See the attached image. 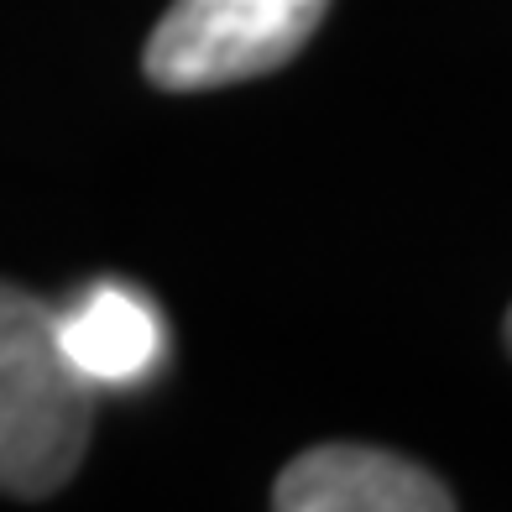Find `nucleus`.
Listing matches in <instances>:
<instances>
[{"label":"nucleus","mask_w":512,"mask_h":512,"mask_svg":"<svg viewBox=\"0 0 512 512\" xmlns=\"http://www.w3.org/2000/svg\"><path fill=\"white\" fill-rule=\"evenodd\" d=\"M95 382L68 361L58 314L37 293L0 283V492L42 502L74 481Z\"/></svg>","instance_id":"nucleus-1"},{"label":"nucleus","mask_w":512,"mask_h":512,"mask_svg":"<svg viewBox=\"0 0 512 512\" xmlns=\"http://www.w3.org/2000/svg\"><path fill=\"white\" fill-rule=\"evenodd\" d=\"M330 0H173L147 37L142 74L173 95L225 89L293 63Z\"/></svg>","instance_id":"nucleus-2"},{"label":"nucleus","mask_w":512,"mask_h":512,"mask_svg":"<svg viewBox=\"0 0 512 512\" xmlns=\"http://www.w3.org/2000/svg\"><path fill=\"white\" fill-rule=\"evenodd\" d=\"M277 512H450L455 497L434 471L377 445H314L283 465Z\"/></svg>","instance_id":"nucleus-3"},{"label":"nucleus","mask_w":512,"mask_h":512,"mask_svg":"<svg viewBox=\"0 0 512 512\" xmlns=\"http://www.w3.org/2000/svg\"><path fill=\"white\" fill-rule=\"evenodd\" d=\"M63 351L95 387H131L162 361V319L136 288L100 283L58 314Z\"/></svg>","instance_id":"nucleus-4"},{"label":"nucleus","mask_w":512,"mask_h":512,"mask_svg":"<svg viewBox=\"0 0 512 512\" xmlns=\"http://www.w3.org/2000/svg\"><path fill=\"white\" fill-rule=\"evenodd\" d=\"M507 351H512V309H507Z\"/></svg>","instance_id":"nucleus-5"}]
</instances>
